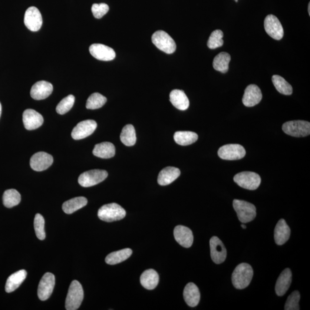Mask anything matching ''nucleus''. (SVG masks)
<instances>
[{
    "label": "nucleus",
    "instance_id": "1",
    "mask_svg": "<svg viewBox=\"0 0 310 310\" xmlns=\"http://www.w3.org/2000/svg\"><path fill=\"white\" fill-rule=\"evenodd\" d=\"M253 275L251 266L247 263L240 264L233 272L232 280L234 287L239 289L246 288L251 282Z\"/></svg>",
    "mask_w": 310,
    "mask_h": 310
},
{
    "label": "nucleus",
    "instance_id": "2",
    "mask_svg": "<svg viewBox=\"0 0 310 310\" xmlns=\"http://www.w3.org/2000/svg\"><path fill=\"white\" fill-rule=\"evenodd\" d=\"M126 212L119 204L112 203L102 206L98 212L99 219L104 221L111 222L123 219Z\"/></svg>",
    "mask_w": 310,
    "mask_h": 310
},
{
    "label": "nucleus",
    "instance_id": "3",
    "mask_svg": "<svg viewBox=\"0 0 310 310\" xmlns=\"http://www.w3.org/2000/svg\"><path fill=\"white\" fill-rule=\"evenodd\" d=\"M84 292L81 283L74 280L69 288L65 307L67 310H76L80 308L83 301Z\"/></svg>",
    "mask_w": 310,
    "mask_h": 310
},
{
    "label": "nucleus",
    "instance_id": "4",
    "mask_svg": "<svg viewBox=\"0 0 310 310\" xmlns=\"http://www.w3.org/2000/svg\"><path fill=\"white\" fill-rule=\"evenodd\" d=\"M233 205L240 222L248 223L255 219L256 208L254 204L246 201L235 199Z\"/></svg>",
    "mask_w": 310,
    "mask_h": 310
},
{
    "label": "nucleus",
    "instance_id": "5",
    "mask_svg": "<svg viewBox=\"0 0 310 310\" xmlns=\"http://www.w3.org/2000/svg\"><path fill=\"white\" fill-rule=\"evenodd\" d=\"M282 130L284 133L289 136L306 137L310 134V123L303 120L288 121L283 125Z\"/></svg>",
    "mask_w": 310,
    "mask_h": 310
},
{
    "label": "nucleus",
    "instance_id": "6",
    "mask_svg": "<svg viewBox=\"0 0 310 310\" xmlns=\"http://www.w3.org/2000/svg\"><path fill=\"white\" fill-rule=\"evenodd\" d=\"M152 42L160 50L168 54L174 53L176 50V42L167 32L157 31L152 36Z\"/></svg>",
    "mask_w": 310,
    "mask_h": 310
},
{
    "label": "nucleus",
    "instance_id": "7",
    "mask_svg": "<svg viewBox=\"0 0 310 310\" xmlns=\"http://www.w3.org/2000/svg\"><path fill=\"white\" fill-rule=\"evenodd\" d=\"M233 179L239 186L249 190H256L261 183L259 175L250 171L237 174Z\"/></svg>",
    "mask_w": 310,
    "mask_h": 310
},
{
    "label": "nucleus",
    "instance_id": "8",
    "mask_svg": "<svg viewBox=\"0 0 310 310\" xmlns=\"http://www.w3.org/2000/svg\"><path fill=\"white\" fill-rule=\"evenodd\" d=\"M108 173L102 170H92L82 173L78 178V183L84 187L96 185L106 179Z\"/></svg>",
    "mask_w": 310,
    "mask_h": 310
},
{
    "label": "nucleus",
    "instance_id": "9",
    "mask_svg": "<svg viewBox=\"0 0 310 310\" xmlns=\"http://www.w3.org/2000/svg\"><path fill=\"white\" fill-rule=\"evenodd\" d=\"M218 155L221 159L226 160H236L245 157V148L240 144H230L220 148Z\"/></svg>",
    "mask_w": 310,
    "mask_h": 310
},
{
    "label": "nucleus",
    "instance_id": "10",
    "mask_svg": "<svg viewBox=\"0 0 310 310\" xmlns=\"http://www.w3.org/2000/svg\"><path fill=\"white\" fill-rule=\"evenodd\" d=\"M55 284V276L51 273H46L39 283L38 295L42 301H46L53 292Z\"/></svg>",
    "mask_w": 310,
    "mask_h": 310
},
{
    "label": "nucleus",
    "instance_id": "11",
    "mask_svg": "<svg viewBox=\"0 0 310 310\" xmlns=\"http://www.w3.org/2000/svg\"><path fill=\"white\" fill-rule=\"evenodd\" d=\"M97 124L94 120H87L79 123L72 130L71 136L74 140H81L87 137L96 130Z\"/></svg>",
    "mask_w": 310,
    "mask_h": 310
},
{
    "label": "nucleus",
    "instance_id": "12",
    "mask_svg": "<svg viewBox=\"0 0 310 310\" xmlns=\"http://www.w3.org/2000/svg\"><path fill=\"white\" fill-rule=\"evenodd\" d=\"M24 24L29 30L38 31L43 24L42 16L40 11L35 6L29 7L25 12Z\"/></svg>",
    "mask_w": 310,
    "mask_h": 310
},
{
    "label": "nucleus",
    "instance_id": "13",
    "mask_svg": "<svg viewBox=\"0 0 310 310\" xmlns=\"http://www.w3.org/2000/svg\"><path fill=\"white\" fill-rule=\"evenodd\" d=\"M265 28L267 34L270 37L279 41L284 36V30L281 22L273 15L266 16L265 21Z\"/></svg>",
    "mask_w": 310,
    "mask_h": 310
},
{
    "label": "nucleus",
    "instance_id": "14",
    "mask_svg": "<svg viewBox=\"0 0 310 310\" xmlns=\"http://www.w3.org/2000/svg\"><path fill=\"white\" fill-rule=\"evenodd\" d=\"M211 257L213 262L220 265L225 262L227 252L223 243L219 237L214 236L210 240Z\"/></svg>",
    "mask_w": 310,
    "mask_h": 310
},
{
    "label": "nucleus",
    "instance_id": "15",
    "mask_svg": "<svg viewBox=\"0 0 310 310\" xmlns=\"http://www.w3.org/2000/svg\"><path fill=\"white\" fill-rule=\"evenodd\" d=\"M53 161V157L51 155L44 152H39L31 157L30 166L34 171H43L48 169Z\"/></svg>",
    "mask_w": 310,
    "mask_h": 310
},
{
    "label": "nucleus",
    "instance_id": "16",
    "mask_svg": "<svg viewBox=\"0 0 310 310\" xmlns=\"http://www.w3.org/2000/svg\"><path fill=\"white\" fill-rule=\"evenodd\" d=\"M22 121L26 130L31 131L41 127L44 124V118L35 110H25L22 114Z\"/></svg>",
    "mask_w": 310,
    "mask_h": 310
},
{
    "label": "nucleus",
    "instance_id": "17",
    "mask_svg": "<svg viewBox=\"0 0 310 310\" xmlns=\"http://www.w3.org/2000/svg\"><path fill=\"white\" fill-rule=\"evenodd\" d=\"M89 51L94 58L102 61H111L115 57L113 48L102 44H93L89 48Z\"/></svg>",
    "mask_w": 310,
    "mask_h": 310
},
{
    "label": "nucleus",
    "instance_id": "18",
    "mask_svg": "<svg viewBox=\"0 0 310 310\" xmlns=\"http://www.w3.org/2000/svg\"><path fill=\"white\" fill-rule=\"evenodd\" d=\"M263 95L261 90L256 85H250L244 92L243 102L247 107H252L260 103Z\"/></svg>",
    "mask_w": 310,
    "mask_h": 310
},
{
    "label": "nucleus",
    "instance_id": "19",
    "mask_svg": "<svg viewBox=\"0 0 310 310\" xmlns=\"http://www.w3.org/2000/svg\"><path fill=\"white\" fill-rule=\"evenodd\" d=\"M175 239L184 248H190L193 245L194 236L192 231L189 227L178 225L174 231Z\"/></svg>",
    "mask_w": 310,
    "mask_h": 310
},
{
    "label": "nucleus",
    "instance_id": "20",
    "mask_svg": "<svg viewBox=\"0 0 310 310\" xmlns=\"http://www.w3.org/2000/svg\"><path fill=\"white\" fill-rule=\"evenodd\" d=\"M53 91V86L49 82L41 81L36 82L32 86L31 96L36 100H44L51 94Z\"/></svg>",
    "mask_w": 310,
    "mask_h": 310
},
{
    "label": "nucleus",
    "instance_id": "21",
    "mask_svg": "<svg viewBox=\"0 0 310 310\" xmlns=\"http://www.w3.org/2000/svg\"><path fill=\"white\" fill-rule=\"evenodd\" d=\"M292 282V272L289 268L284 270L277 280L275 286L276 294L282 296L289 288Z\"/></svg>",
    "mask_w": 310,
    "mask_h": 310
},
{
    "label": "nucleus",
    "instance_id": "22",
    "mask_svg": "<svg viewBox=\"0 0 310 310\" xmlns=\"http://www.w3.org/2000/svg\"><path fill=\"white\" fill-rule=\"evenodd\" d=\"M183 296L187 305L194 308L199 305L200 301L199 290L195 284L190 283L184 288Z\"/></svg>",
    "mask_w": 310,
    "mask_h": 310
},
{
    "label": "nucleus",
    "instance_id": "23",
    "mask_svg": "<svg viewBox=\"0 0 310 310\" xmlns=\"http://www.w3.org/2000/svg\"><path fill=\"white\" fill-rule=\"evenodd\" d=\"M180 171L177 168L167 167L161 170L158 176L157 182L160 186H167L173 183L180 176Z\"/></svg>",
    "mask_w": 310,
    "mask_h": 310
},
{
    "label": "nucleus",
    "instance_id": "24",
    "mask_svg": "<svg viewBox=\"0 0 310 310\" xmlns=\"http://www.w3.org/2000/svg\"><path fill=\"white\" fill-rule=\"evenodd\" d=\"M291 230L287 224L286 221L280 220L275 227L274 237L277 245H282L289 239Z\"/></svg>",
    "mask_w": 310,
    "mask_h": 310
},
{
    "label": "nucleus",
    "instance_id": "25",
    "mask_svg": "<svg viewBox=\"0 0 310 310\" xmlns=\"http://www.w3.org/2000/svg\"><path fill=\"white\" fill-rule=\"evenodd\" d=\"M170 100L171 104L177 110L186 111L189 107V98L184 92L180 90H174L171 92Z\"/></svg>",
    "mask_w": 310,
    "mask_h": 310
},
{
    "label": "nucleus",
    "instance_id": "26",
    "mask_svg": "<svg viewBox=\"0 0 310 310\" xmlns=\"http://www.w3.org/2000/svg\"><path fill=\"white\" fill-rule=\"evenodd\" d=\"M27 274V272L24 269L20 270L19 271L13 273L6 280L5 291L7 293H11L15 291L24 281Z\"/></svg>",
    "mask_w": 310,
    "mask_h": 310
},
{
    "label": "nucleus",
    "instance_id": "27",
    "mask_svg": "<svg viewBox=\"0 0 310 310\" xmlns=\"http://www.w3.org/2000/svg\"><path fill=\"white\" fill-rule=\"evenodd\" d=\"M159 281V276L158 273L153 269H150L142 273L140 277L141 285L145 288L152 290L156 288Z\"/></svg>",
    "mask_w": 310,
    "mask_h": 310
},
{
    "label": "nucleus",
    "instance_id": "28",
    "mask_svg": "<svg viewBox=\"0 0 310 310\" xmlns=\"http://www.w3.org/2000/svg\"><path fill=\"white\" fill-rule=\"evenodd\" d=\"M115 147L110 142H103L95 145L93 154L94 156L102 158V159H110L115 155Z\"/></svg>",
    "mask_w": 310,
    "mask_h": 310
},
{
    "label": "nucleus",
    "instance_id": "29",
    "mask_svg": "<svg viewBox=\"0 0 310 310\" xmlns=\"http://www.w3.org/2000/svg\"><path fill=\"white\" fill-rule=\"evenodd\" d=\"M88 203V200L84 197L74 198L63 204L62 209L65 213L70 214L73 213L82 207H85Z\"/></svg>",
    "mask_w": 310,
    "mask_h": 310
},
{
    "label": "nucleus",
    "instance_id": "30",
    "mask_svg": "<svg viewBox=\"0 0 310 310\" xmlns=\"http://www.w3.org/2000/svg\"><path fill=\"white\" fill-rule=\"evenodd\" d=\"M174 138L177 144L186 146L196 143L199 138V136L193 132L178 131L174 134Z\"/></svg>",
    "mask_w": 310,
    "mask_h": 310
},
{
    "label": "nucleus",
    "instance_id": "31",
    "mask_svg": "<svg viewBox=\"0 0 310 310\" xmlns=\"http://www.w3.org/2000/svg\"><path fill=\"white\" fill-rule=\"evenodd\" d=\"M132 254H133V250L130 248H125L111 252L107 256L105 262L110 265H117L127 260Z\"/></svg>",
    "mask_w": 310,
    "mask_h": 310
},
{
    "label": "nucleus",
    "instance_id": "32",
    "mask_svg": "<svg viewBox=\"0 0 310 310\" xmlns=\"http://www.w3.org/2000/svg\"><path fill=\"white\" fill-rule=\"evenodd\" d=\"M230 60V55L228 53L225 52H221L214 59L213 67L217 71L226 73L229 70Z\"/></svg>",
    "mask_w": 310,
    "mask_h": 310
},
{
    "label": "nucleus",
    "instance_id": "33",
    "mask_svg": "<svg viewBox=\"0 0 310 310\" xmlns=\"http://www.w3.org/2000/svg\"><path fill=\"white\" fill-rule=\"evenodd\" d=\"M120 140L125 146L131 147L134 146L136 142V134L135 129L133 125H125L122 130Z\"/></svg>",
    "mask_w": 310,
    "mask_h": 310
},
{
    "label": "nucleus",
    "instance_id": "34",
    "mask_svg": "<svg viewBox=\"0 0 310 310\" xmlns=\"http://www.w3.org/2000/svg\"><path fill=\"white\" fill-rule=\"evenodd\" d=\"M21 201V196L18 191L15 189L6 190L3 195V203L7 208L18 205Z\"/></svg>",
    "mask_w": 310,
    "mask_h": 310
},
{
    "label": "nucleus",
    "instance_id": "35",
    "mask_svg": "<svg viewBox=\"0 0 310 310\" xmlns=\"http://www.w3.org/2000/svg\"><path fill=\"white\" fill-rule=\"evenodd\" d=\"M272 81L276 90L280 93L286 95L292 94L293 89L291 85L288 84L281 76L278 75H273L272 78Z\"/></svg>",
    "mask_w": 310,
    "mask_h": 310
},
{
    "label": "nucleus",
    "instance_id": "36",
    "mask_svg": "<svg viewBox=\"0 0 310 310\" xmlns=\"http://www.w3.org/2000/svg\"><path fill=\"white\" fill-rule=\"evenodd\" d=\"M107 101V99L104 95L98 93H95L89 97L86 107L88 110H97L103 107Z\"/></svg>",
    "mask_w": 310,
    "mask_h": 310
},
{
    "label": "nucleus",
    "instance_id": "37",
    "mask_svg": "<svg viewBox=\"0 0 310 310\" xmlns=\"http://www.w3.org/2000/svg\"><path fill=\"white\" fill-rule=\"evenodd\" d=\"M75 102V97L74 95H69L67 97L64 98L59 102L57 105L56 111L59 114H65L73 107Z\"/></svg>",
    "mask_w": 310,
    "mask_h": 310
},
{
    "label": "nucleus",
    "instance_id": "38",
    "mask_svg": "<svg viewBox=\"0 0 310 310\" xmlns=\"http://www.w3.org/2000/svg\"><path fill=\"white\" fill-rule=\"evenodd\" d=\"M223 32L220 29L214 31L211 34L209 41L207 42L208 47L210 49H216L222 47L223 44Z\"/></svg>",
    "mask_w": 310,
    "mask_h": 310
},
{
    "label": "nucleus",
    "instance_id": "39",
    "mask_svg": "<svg viewBox=\"0 0 310 310\" xmlns=\"http://www.w3.org/2000/svg\"><path fill=\"white\" fill-rule=\"evenodd\" d=\"M44 224V217L40 214H36L34 219V228L36 236L41 240H44L45 238Z\"/></svg>",
    "mask_w": 310,
    "mask_h": 310
},
{
    "label": "nucleus",
    "instance_id": "40",
    "mask_svg": "<svg viewBox=\"0 0 310 310\" xmlns=\"http://www.w3.org/2000/svg\"><path fill=\"white\" fill-rule=\"evenodd\" d=\"M301 299V296L298 291H295L291 293L287 300L285 309L286 310H300L299 302Z\"/></svg>",
    "mask_w": 310,
    "mask_h": 310
},
{
    "label": "nucleus",
    "instance_id": "41",
    "mask_svg": "<svg viewBox=\"0 0 310 310\" xmlns=\"http://www.w3.org/2000/svg\"><path fill=\"white\" fill-rule=\"evenodd\" d=\"M109 10H110V7L105 3L94 4L91 7V11L94 18L98 19H101L104 15H106Z\"/></svg>",
    "mask_w": 310,
    "mask_h": 310
},
{
    "label": "nucleus",
    "instance_id": "42",
    "mask_svg": "<svg viewBox=\"0 0 310 310\" xmlns=\"http://www.w3.org/2000/svg\"><path fill=\"white\" fill-rule=\"evenodd\" d=\"M2 113V106L1 103H0V117H1Z\"/></svg>",
    "mask_w": 310,
    "mask_h": 310
},
{
    "label": "nucleus",
    "instance_id": "43",
    "mask_svg": "<svg viewBox=\"0 0 310 310\" xmlns=\"http://www.w3.org/2000/svg\"><path fill=\"white\" fill-rule=\"evenodd\" d=\"M242 227H243V228L244 229H246V226L245 225H244V224H242Z\"/></svg>",
    "mask_w": 310,
    "mask_h": 310
},
{
    "label": "nucleus",
    "instance_id": "44",
    "mask_svg": "<svg viewBox=\"0 0 310 310\" xmlns=\"http://www.w3.org/2000/svg\"><path fill=\"white\" fill-rule=\"evenodd\" d=\"M308 11H309V15H310V3H309V4Z\"/></svg>",
    "mask_w": 310,
    "mask_h": 310
}]
</instances>
